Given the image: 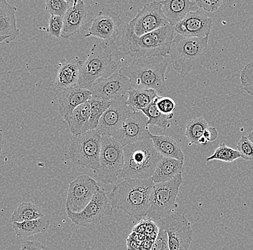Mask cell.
I'll return each instance as SVG.
<instances>
[{
	"mask_svg": "<svg viewBox=\"0 0 253 250\" xmlns=\"http://www.w3.org/2000/svg\"><path fill=\"white\" fill-rule=\"evenodd\" d=\"M154 184L151 178L123 180L111 191L109 199L112 208L122 210L130 217L142 221L149 208L150 194Z\"/></svg>",
	"mask_w": 253,
	"mask_h": 250,
	"instance_id": "6da1fadb",
	"label": "cell"
},
{
	"mask_svg": "<svg viewBox=\"0 0 253 250\" xmlns=\"http://www.w3.org/2000/svg\"><path fill=\"white\" fill-rule=\"evenodd\" d=\"M174 36L175 30L170 24L139 37L126 25L120 53L134 58L165 56L169 54Z\"/></svg>",
	"mask_w": 253,
	"mask_h": 250,
	"instance_id": "7a4b0ae2",
	"label": "cell"
},
{
	"mask_svg": "<svg viewBox=\"0 0 253 250\" xmlns=\"http://www.w3.org/2000/svg\"><path fill=\"white\" fill-rule=\"evenodd\" d=\"M169 55L174 70L180 77H185L190 72L199 70L208 64L211 56L209 36L198 39L175 34Z\"/></svg>",
	"mask_w": 253,
	"mask_h": 250,
	"instance_id": "3957f363",
	"label": "cell"
},
{
	"mask_svg": "<svg viewBox=\"0 0 253 250\" xmlns=\"http://www.w3.org/2000/svg\"><path fill=\"white\" fill-rule=\"evenodd\" d=\"M168 66L165 56L134 58L129 66L120 68L119 73L129 80L134 89L153 90L162 95L168 91L165 76Z\"/></svg>",
	"mask_w": 253,
	"mask_h": 250,
	"instance_id": "277c9868",
	"label": "cell"
},
{
	"mask_svg": "<svg viewBox=\"0 0 253 250\" xmlns=\"http://www.w3.org/2000/svg\"><path fill=\"white\" fill-rule=\"evenodd\" d=\"M162 157L150 139L126 145L124 147V166L118 179L151 178Z\"/></svg>",
	"mask_w": 253,
	"mask_h": 250,
	"instance_id": "5b68a950",
	"label": "cell"
},
{
	"mask_svg": "<svg viewBox=\"0 0 253 250\" xmlns=\"http://www.w3.org/2000/svg\"><path fill=\"white\" fill-rule=\"evenodd\" d=\"M118 72L110 47L104 42L94 44L81 68L79 85L88 90L95 81L107 78Z\"/></svg>",
	"mask_w": 253,
	"mask_h": 250,
	"instance_id": "8992f818",
	"label": "cell"
},
{
	"mask_svg": "<svg viewBox=\"0 0 253 250\" xmlns=\"http://www.w3.org/2000/svg\"><path fill=\"white\" fill-rule=\"evenodd\" d=\"M182 183L183 176L179 174L170 181L155 183L150 194L149 208L145 218L156 223L171 214L178 206L176 198Z\"/></svg>",
	"mask_w": 253,
	"mask_h": 250,
	"instance_id": "52a82bcc",
	"label": "cell"
},
{
	"mask_svg": "<svg viewBox=\"0 0 253 250\" xmlns=\"http://www.w3.org/2000/svg\"><path fill=\"white\" fill-rule=\"evenodd\" d=\"M102 136L96 129L73 137L69 147V156L76 165L96 172L99 168Z\"/></svg>",
	"mask_w": 253,
	"mask_h": 250,
	"instance_id": "ba28073f",
	"label": "cell"
},
{
	"mask_svg": "<svg viewBox=\"0 0 253 250\" xmlns=\"http://www.w3.org/2000/svg\"><path fill=\"white\" fill-rule=\"evenodd\" d=\"M124 166V147L111 137L103 136L99 168L94 178L104 184H114Z\"/></svg>",
	"mask_w": 253,
	"mask_h": 250,
	"instance_id": "9c48e42d",
	"label": "cell"
},
{
	"mask_svg": "<svg viewBox=\"0 0 253 250\" xmlns=\"http://www.w3.org/2000/svg\"><path fill=\"white\" fill-rule=\"evenodd\" d=\"M156 224L167 233L170 250H189L193 240V230L185 214L171 213Z\"/></svg>",
	"mask_w": 253,
	"mask_h": 250,
	"instance_id": "30bf717a",
	"label": "cell"
},
{
	"mask_svg": "<svg viewBox=\"0 0 253 250\" xmlns=\"http://www.w3.org/2000/svg\"><path fill=\"white\" fill-rule=\"evenodd\" d=\"M122 20L117 12L110 9H102L88 23L84 37L98 38L111 47L120 33Z\"/></svg>",
	"mask_w": 253,
	"mask_h": 250,
	"instance_id": "8fae6325",
	"label": "cell"
},
{
	"mask_svg": "<svg viewBox=\"0 0 253 250\" xmlns=\"http://www.w3.org/2000/svg\"><path fill=\"white\" fill-rule=\"evenodd\" d=\"M113 209L110 199L105 192L100 189L83 210L77 213L66 210V213L76 225L87 227L90 224L99 222L106 216L113 214Z\"/></svg>",
	"mask_w": 253,
	"mask_h": 250,
	"instance_id": "7c38bea8",
	"label": "cell"
},
{
	"mask_svg": "<svg viewBox=\"0 0 253 250\" xmlns=\"http://www.w3.org/2000/svg\"><path fill=\"white\" fill-rule=\"evenodd\" d=\"M100 189L99 183L94 178L86 175L77 177L69 184L66 210L77 213L83 210Z\"/></svg>",
	"mask_w": 253,
	"mask_h": 250,
	"instance_id": "4fadbf2b",
	"label": "cell"
},
{
	"mask_svg": "<svg viewBox=\"0 0 253 250\" xmlns=\"http://www.w3.org/2000/svg\"><path fill=\"white\" fill-rule=\"evenodd\" d=\"M169 24L162 10L161 1H152L145 4L137 12L136 16L129 22L127 26L137 36L153 32Z\"/></svg>",
	"mask_w": 253,
	"mask_h": 250,
	"instance_id": "5bb4252c",
	"label": "cell"
},
{
	"mask_svg": "<svg viewBox=\"0 0 253 250\" xmlns=\"http://www.w3.org/2000/svg\"><path fill=\"white\" fill-rule=\"evenodd\" d=\"M148 118L141 111L133 112L112 136L123 147L150 139Z\"/></svg>",
	"mask_w": 253,
	"mask_h": 250,
	"instance_id": "9a60e30c",
	"label": "cell"
},
{
	"mask_svg": "<svg viewBox=\"0 0 253 250\" xmlns=\"http://www.w3.org/2000/svg\"><path fill=\"white\" fill-rule=\"evenodd\" d=\"M126 99L127 96L111 100L110 107L103 114L96 129L102 137H112L133 113L126 104Z\"/></svg>",
	"mask_w": 253,
	"mask_h": 250,
	"instance_id": "2e32d148",
	"label": "cell"
},
{
	"mask_svg": "<svg viewBox=\"0 0 253 250\" xmlns=\"http://www.w3.org/2000/svg\"><path fill=\"white\" fill-rule=\"evenodd\" d=\"M132 87L129 80L119 72L107 78H100L95 81L89 90L92 96L112 100L127 96Z\"/></svg>",
	"mask_w": 253,
	"mask_h": 250,
	"instance_id": "e0dca14e",
	"label": "cell"
},
{
	"mask_svg": "<svg viewBox=\"0 0 253 250\" xmlns=\"http://www.w3.org/2000/svg\"><path fill=\"white\" fill-rule=\"evenodd\" d=\"M212 28V19L204 11L199 10L189 12L175 27V33L185 38L207 37Z\"/></svg>",
	"mask_w": 253,
	"mask_h": 250,
	"instance_id": "ac0fdd59",
	"label": "cell"
},
{
	"mask_svg": "<svg viewBox=\"0 0 253 250\" xmlns=\"http://www.w3.org/2000/svg\"><path fill=\"white\" fill-rule=\"evenodd\" d=\"M84 61L78 58L61 60L58 65L54 87L58 91L78 86L79 74Z\"/></svg>",
	"mask_w": 253,
	"mask_h": 250,
	"instance_id": "d6986e66",
	"label": "cell"
},
{
	"mask_svg": "<svg viewBox=\"0 0 253 250\" xmlns=\"http://www.w3.org/2000/svg\"><path fill=\"white\" fill-rule=\"evenodd\" d=\"M87 17V8L82 0H75L63 18V28L61 37L69 39L80 32L84 27Z\"/></svg>",
	"mask_w": 253,
	"mask_h": 250,
	"instance_id": "ffe728a7",
	"label": "cell"
},
{
	"mask_svg": "<svg viewBox=\"0 0 253 250\" xmlns=\"http://www.w3.org/2000/svg\"><path fill=\"white\" fill-rule=\"evenodd\" d=\"M92 94L89 90L76 86L61 92L58 100V110L60 115L64 117L70 115L77 107L88 102Z\"/></svg>",
	"mask_w": 253,
	"mask_h": 250,
	"instance_id": "44dd1931",
	"label": "cell"
},
{
	"mask_svg": "<svg viewBox=\"0 0 253 250\" xmlns=\"http://www.w3.org/2000/svg\"><path fill=\"white\" fill-rule=\"evenodd\" d=\"M162 10L169 24L175 27L189 12L199 10L195 1L191 0H165L161 1Z\"/></svg>",
	"mask_w": 253,
	"mask_h": 250,
	"instance_id": "7402d4cb",
	"label": "cell"
},
{
	"mask_svg": "<svg viewBox=\"0 0 253 250\" xmlns=\"http://www.w3.org/2000/svg\"><path fill=\"white\" fill-rule=\"evenodd\" d=\"M17 7L5 0H0V38L7 37V43L15 41L20 33L16 20Z\"/></svg>",
	"mask_w": 253,
	"mask_h": 250,
	"instance_id": "603a6c76",
	"label": "cell"
},
{
	"mask_svg": "<svg viewBox=\"0 0 253 250\" xmlns=\"http://www.w3.org/2000/svg\"><path fill=\"white\" fill-rule=\"evenodd\" d=\"M90 116L91 107L88 101L79 105L70 115H66L63 118L67 123L73 137H77L91 131Z\"/></svg>",
	"mask_w": 253,
	"mask_h": 250,
	"instance_id": "cb8c5ba5",
	"label": "cell"
},
{
	"mask_svg": "<svg viewBox=\"0 0 253 250\" xmlns=\"http://www.w3.org/2000/svg\"><path fill=\"white\" fill-rule=\"evenodd\" d=\"M183 170V161L172 158L162 157L158 163L151 179L154 183H165L182 174Z\"/></svg>",
	"mask_w": 253,
	"mask_h": 250,
	"instance_id": "d4e9b609",
	"label": "cell"
},
{
	"mask_svg": "<svg viewBox=\"0 0 253 250\" xmlns=\"http://www.w3.org/2000/svg\"><path fill=\"white\" fill-rule=\"evenodd\" d=\"M150 139L153 142L156 151L163 157L184 161V153L182 151L181 146L178 145L173 138L166 136L153 135L151 134Z\"/></svg>",
	"mask_w": 253,
	"mask_h": 250,
	"instance_id": "484cf974",
	"label": "cell"
},
{
	"mask_svg": "<svg viewBox=\"0 0 253 250\" xmlns=\"http://www.w3.org/2000/svg\"><path fill=\"white\" fill-rule=\"evenodd\" d=\"M49 226L50 220L46 216L31 221L12 223V229L15 231L16 236L20 239L46 232Z\"/></svg>",
	"mask_w": 253,
	"mask_h": 250,
	"instance_id": "4316f807",
	"label": "cell"
},
{
	"mask_svg": "<svg viewBox=\"0 0 253 250\" xmlns=\"http://www.w3.org/2000/svg\"><path fill=\"white\" fill-rule=\"evenodd\" d=\"M158 96V93L153 90L132 88L127 93L126 104L132 111H141L153 102Z\"/></svg>",
	"mask_w": 253,
	"mask_h": 250,
	"instance_id": "83f0119b",
	"label": "cell"
},
{
	"mask_svg": "<svg viewBox=\"0 0 253 250\" xmlns=\"http://www.w3.org/2000/svg\"><path fill=\"white\" fill-rule=\"evenodd\" d=\"M44 216L45 214L39 206L31 202H24L20 204L12 213L10 221L12 223L23 222V221L39 219Z\"/></svg>",
	"mask_w": 253,
	"mask_h": 250,
	"instance_id": "f1b7e54d",
	"label": "cell"
},
{
	"mask_svg": "<svg viewBox=\"0 0 253 250\" xmlns=\"http://www.w3.org/2000/svg\"><path fill=\"white\" fill-rule=\"evenodd\" d=\"M141 112L148 118V126H158L163 131H166L170 128V123L169 120L172 119L173 117L167 116L161 113L156 106V101L152 102L148 107L142 110Z\"/></svg>",
	"mask_w": 253,
	"mask_h": 250,
	"instance_id": "f546056e",
	"label": "cell"
},
{
	"mask_svg": "<svg viewBox=\"0 0 253 250\" xmlns=\"http://www.w3.org/2000/svg\"><path fill=\"white\" fill-rule=\"evenodd\" d=\"M208 123L203 117H198L189 120L186 125L185 136L189 142V145L198 144L200 138L203 137L205 130L208 129Z\"/></svg>",
	"mask_w": 253,
	"mask_h": 250,
	"instance_id": "4dcf8cb0",
	"label": "cell"
},
{
	"mask_svg": "<svg viewBox=\"0 0 253 250\" xmlns=\"http://www.w3.org/2000/svg\"><path fill=\"white\" fill-rule=\"evenodd\" d=\"M88 102L91 107L90 128H91V131H92L97 128L103 114L110 107L111 100L92 96Z\"/></svg>",
	"mask_w": 253,
	"mask_h": 250,
	"instance_id": "1f68e13d",
	"label": "cell"
},
{
	"mask_svg": "<svg viewBox=\"0 0 253 250\" xmlns=\"http://www.w3.org/2000/svg\"><path fill=\"white\" fill-rule=\"evenodd\" d=\"M240 158H241V156L237 150H234L224 144H220L215 150L214 153L207 157L206 161L219 160L223 162L230 163Z\"/></svg>",
	"mask_w": 253,
	"mask_h": 250,
	"instance_id": "d6a6232c",
	"label": "cell"
},
{
	"mask_svg": "<svg viewBox=\"0 0 253 250\" xmlns=\"http://www.w3.org/2000/svg\"><path fill=\"white\" fill-rule=\"evenodd\" d=\"M73 4L74 1L47 0L45 1V11L50 15L63 17Z\"/></svg>",
	"mask_w": 253,
	"mask_h": 250,
	"instance_id": "836d02e7",
	"label": "cell"
},
{
	"mask_svg": "<svg viewBox=\"0 0 253 250\" xmlns=\"http://www.w3.org/2000/svg\"><path fill=\"white\" fill-rule=\"evenodd\" d=\"M240 82L243 90L253 97V61L245 65L242 69Z\"/></svg>",
	"mask_w": 253,
	"mask_h": 250,
	"instance_id": "e575fe53",
	"label": "cell"
},
{
	"mask_svg": "<svg viewBox=\"0 0 253 250\" xmlns=\"http://www.w3.org/2000/svg\"><path fill=\"white\" fill-rule=\"evenodd\" d=\"M155 101H156V106H157L158 110L161 113L173 118L176 104L172 98L161 97V96H158Z\"/></svg>",
	"mask_w": 253,
	"mask_h": 250,
	"instance_id": "d590c367",
	"label": "cell"
},
{
	"mask_svg": "<svg viewBox=\"0 0 253 250\" xmlns=\"http://www.w3.org/2000/svg\"><path fill=\"white\" fill-rule=\"evenodd\" d=\"M237 151L241 158L248 161H253V144L248 137L243 136L237 144Z\"/></svg>",
	"mask_w": 253,
	"mask_h": 250,
	"instance_id": "8d00e7d4",
	"label": "cell"
},
{
	"mask_svg": "<svg viewBox=\"0 0 253 250\" xmlns=\"http://www.w3.org/2000/svg\"><path fill=\"white\" fill-rule=\"evenodd\" d=\"M63 28V17L50 15L49 18L48 28L47 30L48 34L55 38L61 37Z\"/></svg>",
	"mask_w": 253,
	"mask_h": 250,
	"instance_id": "74e56055",
	"label": "cell"
},
{
	"mask_svg": "<svg viewBox=\"0 0 253 250\" xmlns=\"http://www.w3.org/2000/svg\"><path fill=\"white\" fill-rule=\"evenodd\" d=\"M150 250H170L167 233L164 229L159 228L157 237Z\"/></svg>",
	"mask_w": 253,
	"mask_h": 250,
	"instance_id": "f35d334b",
	"label": "cell"
},
{
	"mask_svg": "<svg viewBox=\"0 0 253 250\" xmlns=\"http://www.w3.org/2000/svg\"><path fill=\"white\" fill-rule=\"evenodd\" d=\"M196 3L199 6V8L209 12H214L219 9L223 1L221 0H196Z\"/></svg>",
	"mask_w": 253,
	"mask_h": 250,
	"instance_id": "ab89813d",
	"label": "cell"
},
{
	"mask_svg": "<svg viewBox=\"0 0 253 250\" xmlns=\"http://www.w3.org/2000/svg\"><path fill=\"white\" fill-rule=\"evenodd\" d=\"M22 248L27 250H50L41 242L36 241H26L24 242Z\"/></svg>",
	"mask_w": 253,
	"mask_h": 250,
	"instance_id": "60d3db41",
	"label": "cell"
},
{
	"mask_svg": "<svg viewBox=\"0 0 253 250\" xmlns=\"http://www.w3.org/2000/svg\"><path fill=\"white\" fill-rule=\"evenodd\" d=\"M219 136V132L214 127H209L208 129L205 130L203 134V137L207 139V142H214Z\"/></svg>",
	"mask_w": 253,
	"mask_h": 250,
	"instance_id": "b9f144b4",
	"label": "cell"
},
{
	"mask_svg": "<svg viewBox=\"0 0 253 250\" xmlns=\"http://www.w3.org/2000/svg\"><path fill=\"white\" fill-rule=\"evenodd\" d=\"M3 146H4V139H3L2 132L0 131V155L2 151Z\"/></svg>",
	"mask_w": 253,
	"mask_h": 250,
	"instance_id": "7bdbcfd3",
	"label": "cell"
},
{
	"mask_svg": "<svg viewBox=\"0 0 253 250\" xmlns=\"http://www.w3.org/2000/svg\"><path fill=\"white\" fill-rule=\"evenodd\" d=\"M207 143H208V142H207V139H206L205 138L203 137L200 138V139H199V142H198V144H199V145L203 146L207 145Z\"/></svg>",
	"mask_w": 253,
	"mask_h": 250,
	"instance_id": "ee69618b",
	"label": "cell"
},
{
	"mask_svg": "<svg viewBox=\"0 0 253 250\" xmlns=\"http://www.w3.org/2000/svg\"><path fill=\"white\" fill-rule=\"evenodd\" d=\"M248 139H250V141H251V142L253 144V132H251V134L248 135Z\"/></svg>",
	"mask_w": 253,
	"mask_h": 250,
	"instance_id": "f6af8a7d",
	"label": "cell"
},
{
	"mask_svg": "<svg viewBox=\"0 0 253 250\" xmlns=\"http://www.w3.org/2000/svg\"><path fill=\"white\" fill-rule=\"evenodd\" d=\"M8 40L7 37H1L0 38V44H1V42H4V41H7Z\"/></svg>",
	"mask_w": 253,
	"mask_h": 250,
	"instance_id": "bcb514c9",
	"label": "cell"
},
{
	"mask_svg": "<svg viewBox=\"0 0 253 250\" xmlns=\"http://www.w3.org/2000/svg\"><path fill=\"white\" fill-rule=\"evenodd\" d=\"M27 250L26 249H25L24 248H21V250Z\"/></svg>",
	"mask_w": 253,
	"mask_h": 250,
	"instance_id": "7dc6e473",
	"label": "cell"
}]
</instances>
